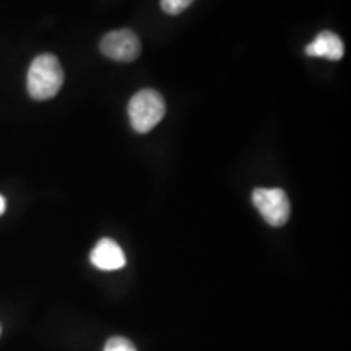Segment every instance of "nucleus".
I'll use <instances>...</instances> for the list:
<instances>
[{
	"label": "nucleus",
	"mask_w": 351,
	"mask_h": 351,
	"mask_svg": "<svg viewBox=\"0 0 351 351\" xmlns=\"http://www.w3.org/2000/svg\"><path fill=\"white\" fill-rule=\"evenodd\" d=\"M99 49L104 56L117 62H132L140 56L142 44L132 29H117L101 39Z\"/></svg>",
	"instance_id": "nucleus-4"
},
{
	"label": "nucleus",
	"mask_w": 351,
	"mask_h": 351,
	"mask_svg": "<svg viewBox=\"0 0 351 351\" xmlns=\"http://www.w3.org/2000/svg\"><path fill=\"white\" fill-rule=\"evenodd\" d=\"M28 93L33 99H51L64 85V70L59 59L52 54L38 56L28 70Z\"/></svg>",
	"instance_id": "nucleus-1"
},
{
	"label": "nucleus",
	"mask_w": 351,
	"mask_h": 351,
	"mask_svg": "<svg viewBox=\"0 0 351 351\" xmlns=\"http://www.w3.org/2000/svg\"><path fill=\"white\" fill-rule=\"evenodd\" d=\"M192 0H161V8L168 15H179L191 5Z\"/></svg>",
	"instance_id": "nucleus-7"
},
{
	"label": "nucleus",
	"mask_w": 351,
	"mask_h": 351,
	"mask_svg": "<svg viewBox=\"0 0 351 351\" xmlns=\"http://www.w3.org/2000/svg\"><path fill=\"white\" fill-rule=\"evenodd\" d=\"M166 104L163 96L156 90H142L132 96L129 103L130 125L138 134H147L155 129L158 122L165 117Z\"/></svg>",
	"instance_id": "nucleus-2"
},
{
	"label": "nucleus",
	"mask_w": 351,
	"mask_h": 351,
	"mask_svg": "<svg viewBox=\"0 0 351 351\" xmlns=\"http://www.w3.org/2000/svg\"><path fill=\"white\" fill-rule=\"evenodd\" d=\"M306 54L311 57H324L328 60H340L345 54L343 41L332 32L319 33L311 44L306 46Z\"/></svg>",
	"instance_id": "nucleus-6"
},
{
	"label": "nucleus",
	"mask_w": 351,
	"mask_h": 351,
	"mask_svg": "<svg viewBox=\"0 0 351 351\" xmlns=\"http://www.w3.org/2000/svg\"><path fill=\"white\" fill-rule=\"evenodd\" d=\"M5 208H7V202H5V199H3L2 195H0V215L5 212Z\"/></svg>",
	"instance_id": "nucleus-9"
},
{
	"label": "nucleus",
	"mask_w": 351,
	"mask_h": 351,
	"mask_svg": "<svg viewBox=\"0 0 351 351\" xmlns=\"http://www.w3.org/2000/svg\"><path fill=\"white\" fill-rule=\"evenodd\" d=\"M104 351H137V348L124 337H112L108 340Z\"/></svg>",
	"instance_id": "nucleus-8"
},
{
	"label": "nucleus",
	"mask_w": 351,
	"mask_h": 351,
	"mask_svg": "<svg viewBox=\"0 0 351 351\" xmlns=\"http://www.w3.org/2000/svg\"><path fill=\"white\" fill-rule=\"evenodd\" d=\"M252 202L270 226L278 228L288 221L291 207L282 189H256L252 192Z\"/></svg>",
	"instance_id": "nucleus-3"
},
{
	"label": "nucleus",
	"mask_w": 351,
	"mask_h": 351,
	"mask_svg": "<svg viewBox=\"0 0 351 351\" xmlns=\"http://www.w3.org/2000/svg\"><path fill=\"white\" fill-rule=\"evenodd\" d=\"M90 261L96 269L112 271L119 270L125 265V254L116 241L104 238L95 245V249L91 251Z\"/></svg>",
	"instance_id": "nucleus-5"
}]
</instances>
